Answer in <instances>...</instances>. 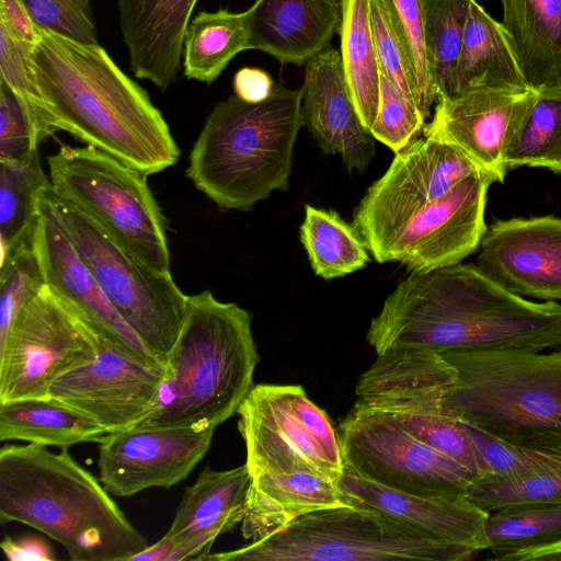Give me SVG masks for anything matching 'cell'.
Here are the masks:
<instances>
[{
	"instance_id": "obj_1",
	"label": "cell",
	"mask_w": 561,
	"mask_h": 561,
	"mask_svg": "<svg viewBox=\"0 0 561 561\" xmlns=\"http://www.w3.org/2000/svg\"><path fill=\"white\" fill-rule=\"evenodd\" d=\"M366 340L377 355L398 347L560 350L561 304L529 301L458 263L411 272L371 319Z\"/></svg>"
},
{
	"instance_id": "obj_2",
	"label": "cell",
	"mask_w": 561,
	"mask_h": 561,
	"mask_svg": "<svg viewBox=\"0 0 561 561\" xmlns=\"http://www.w3.org/2000/svg\"><path fill=\"white\" fill-rule=\"evenodd\" d=\"M37 34L36 82L58 131L147 175L178 163L181 151L161 112L103 47L38 27Z\"/></svg>"
},
{
	"instance_id": "obj_3",
	"label": "cell",
	"mask_w": 561,
	"mask_h": 561,
	"mask_svg": "<svg viewBox=\"0 0 561 561\" xmlns=\"http://www.w3.org/2000/svg\"><path fill=\"white\" fill-rule=\"evenodd\" d=\"M67 447L0 449V523L16 522L60 543L73 561H129L146 537Z\"/></svg>"
},
{
	"instance_id": "obj_4",
	"label": "cell",
	"mask_w": 561,
	"mask_h": 561,
	"mask_svg": "<svg viewBox=\"0 0 561 561\" xmlns=\"http://www.w3.org/2000/svg\"><path fill=\"white\" fill-rule=\"evenodd\" d=\"M259 360L248 310L209 290L187 296L154 405L135 426L216 428L254 386Z\"/></svg>"
},
{
	"instance_id": "obj_5",
	"label": "cell",
	"mask_w": 561,
	"mask_h": 561,
	"mask_svg": "<svg viewBox=\"0 0 561 561\" xmlns=\"http://www.w3.org/2000/svg\"><path fill=\"white\" fill-rule=\"evenodd\" d=\"M302 126L301 89L279 82L259 103L233 94L207 116L186 176L219 208L248 211L272 192L288 188Z\"/></svg>"
},
{
	"instance_id": "obj_6",
	"label": "cell",
	"mask_w": 561,
	"mask_h": 561,
	"mask_svg": "<svg viewBox=\"0 0 561 561\" xmlns=\"http://www.w3.org/2000/svg\"><path fill=\"white\" fill-rule=\"evenodd\" d=\"M456 370L446 416L511 445L561 451V348L440 352Z\"/></svg>"
},
{
	"instance_id": "obj_7",
	"label": "cell",
	"mask_w": 561,
	"mask_h": 561,
	"mask_svg": "<svg viewBox=\"0 0 561 561\" xmlns=\"http://www.w3.org/2000/svg\"><path fill=\"white\" fill-rule=\"evenodd\" d=\"M478 551L364 505L319 510L211 561H467Z\"/></svg>"
},
{
	"instance_id": "obj_8",
	"label": "cell",
	"mask_w": 561,
	"mask_h": 561,
	"mask_svg": "<svg viewBox=\"0 0 561 561\" xmlns=\"http://www.w3.org/2000/svg\"><path fill=\"white\" fill-rule=\"evenodd\" d=\"M54 192L146 266L170 273L165 219L140 172L105 151L60 146L47 158Z\"/></svg>"
},
{
	"instance_id": "obj_9",
	"label": "cell",
	"mask_w": 561,
	"mask_h": 561,
	"mask_svg": "<svg viewBox=\"0 0 561 561\" xmlns=\"http://www.w3.org/2000/svg\"><path fill=\"white\" fill-rule=\"evenodd\" d=\"M43 194L111 305L165 367L183 325L187 295L171 273L154 271L133 257L51 185Z\"/></svg>"
},
{
	"instance_id": "obj_10",
	"label": "cell",
	"mask_w": 561,
	"mask_h": 561,
	"mask_svg": "<svg viewBox=\"0 0 561 561\" xmlns=\"http://www.w3.org/2000/svg\"><path fill=\"white\" fill-rule=\"evenodd\" d=\"M237 414L251 478L304 471L339 482L337 432L301 386L254 385Z\"/></svg>"
},
{
	"instance_id": "obj_11",
	"label": "cell",
	"mask_w": 561,
	"mask_h": 561,
	"mask_svg": "<svg viewBox=\"0 0 561 561\" xmlns=\"http://www.w3.org/2000/svg\"><path fill=\"white\" fill-rule=\"evenodd\" d=\"M337 435L344 467L386 488L420 496H466L478 480L383 412L354 405Z\"/></svg>"
},
{
	"instance_id": "obj_12",
	"label": "cell",
	"mask_w": 561,
	"mask_h": 561,
	"mask_svg": "<svg viewBox=\"0 0 561 561\" xmlns=\"http://www.w3.org/2000/svg\"><path fill=\"white\" fill-rule=\"evenodd\" d=\"M102 340L45 285L0 343V403L47 399L57 378L96 357Z\"/></svg>"
},
{
	"instance_id": "obj_13",
	"label": "cell",
	"mask_w": 561,
	"mask_h": 561,
	"mask_svg": "<svg viewBox=\"0 0 561 561\" xmlns=\"http://www.w3.org/2000/svg\"><path fill=\"white\" fill-rule=\"evenodd\" d=\"M481 171L455 146L422 135L394 153L386 172L366 191L352 225L375 257L422 207Z\"/></svg>"
},
{
	"instance_id": "obj_14",
	"label": "cell",
	"mask_w": 561,
	"mask_h": 561,
	"mask_svg": "<svg viewBox=\"0 0 561 561\" xmlns=\"http://www.w3.org/2000/svg\"><path fill=\"white\" fill-rule=\"evenodd\" d=\"M494 180L482 171L465 178L416 211L374 257L411 272L455 265L472 254L486 231V193Z\"/></svg>"
},
{
	"instance_id": "obj_15",
	"label": "cell",
	"mask_w": 561,
	"mask_h": 561,
	"mask_svg": "<svg viewBox=\"0 0 561 561\" xmlns=\"http://www.w3.org/2000/svg\"><path fill=\"white\" fill-rule=\"evenodd\" d=\"M216 428L133 426L99 443V479L114 496L169 489L193 471L210 448Z\"/></svg>"
},
{
	"instance_id": "obj_16",
	"label": "cell",
	"mask_w": 561,
	"mask_h": 561,
	"mask_svg": "<svg viewBox=\"0 0 561 561\" xmlns=\"http://www.w3.org/2000/svg\"><path fill=\"white\" fill-rule=\"evenodd\" d=\"M164 370L102 340L96 357L57 378L48 398L91 419L107 434L144 420L154 405Z\"/></svg>"
},
{
	"instance_id": "obj_17",
	"label": "cell",
	"mask_w": 561,
	"mask_h": 561,
	"mask_svg": "<svg viewBox=\"0 0 561 561\" xmlns=\"http://www.w3.org/2000/svg\"><path fill=\"white\" fill-rule=\"evenodd\" d=\"M43 191L38 201L33 251L45 285L101 339L141 363L164 370L163 365L111 305L59 224Z\"/></svg>"
},
{
	"instance_id": "obj_18",
	"label": "cell",
	"mask_w": 561,
	"mask_h": 561,
	"mask_svg": "<svg viewBox=\"0 0 561 561\" xmlns=\"http://www.w3.org/2000/svg\"><path fill=\"white\" fill-rule=\"evenodd\" d=\"M537 98L531 88H484L442 96L422 135L455 146L494 182H503L508 147Z\"/></svg>"
},
{
	"instance_id": "obj_19",
	"label": "cell",
	"mask_w": 561,
	"mask_h": 561,
	"mask_svg": "<svg viewBox=\"0 0 561 561\" xmlns=\"http://www.w3.org/2000/svg\"><path fill=\"white\" fill-rule=\"evenodd\" d=\"M479 248L478 267L507 290L561 300V218L497 220Z\"/></svg>"
},
{
	"instance_id": "obj_20",
	"label": "cell",
	"mask_w": 561,
	"mask_h": 561,
	"mask_svg": "<svg viewBox=\"0 0 561 561\" xmlns=\"http://www.w3.org/2000/svg\"><path fill=\"white\" fill-rule=\"evenodd\" d=\"M304 126L327 154L363 172L375 156V138L362 123L345 80L340 51L331 45L305 64Z\"/></svg>"
},
{
	"instance_id": "obj_21",
	"label": "cell",
	"mask_w": 561,
	"mask_h": 561,
	"mask_svg": "<svg viewBox=\"0 0 561 561\" xmlns=\"http://www.w3.org/2000/svg\"><path fill=\"white\" fill-rule=\"evenodd\" d=\"M251 477L247 465L217 471L208 466L184 489L165 535L175 542L168 561L206 560L217 537L242 523Z\"/></svg>"
},
{
	"instance_id": "obj_22",
	"label": "cell",
	"mask_w": 561,
	"mask_h": 561,
	"mask_svg": "<svg viewBox=\"0 0 561 561\" xmlns=\"http://www.w3.org/2000/svg\"><path fill=\"white\" fill-rule=\"evenodd\" d=\"M339 486L351 505H364L393 515L443 540L488 550L484 525L489 512L466 496H420L377 484L344 467Z\"/></svg>"
},
{
	"instance_id": "obj_23",
	"label": "cell",
	"mask_w": 561,
	"mask_h": 561,
	"mask_svg": "<svg viewBox=\"0 0 561 561\" xmlns=\"http://www.w3.org/2000/svg\"><path fill=\"white\" fill-rule=\"evenodd\" d=\"M243 14L249 49L302 66L339 33L342 0H255Z\"/></svg>"
},
{
	"instance_id": "obj_24",
	"label": "cell",
	"mask_w": 561,
	"mask_h": 561,
	"mask_svg": "<svg viewBox=\"0 0 561 561\" xmlns=\"http://www.w3.org/2000/svg\"><path fill=\"white\" fill-rule=\"evenodd\" d=\"M197 0H118L119 27L138 79L165 92L181 65L183 39Z\"/></svg>"
},
{
	"instance_id": "obj_25",
	"label": "cell",
	"mask_w": 561,
	"mask_h": 561,
	"mask_svg": "<svg viewBox=\"0 0 561 561\" xmlns=\"http://www.w3.org/2000/svg\"><path fill=\"white\" fill-rule=\"evenodd\" d=\"M351 505L339 482L309 472L259 474L251 478L241 533L263 539L309 513Z\"/></svg>"
},
{
	"instance_id": "obj_26",
	"label": "cell",
	"mask_w": 561,
	"mask_h": 561,
	"mask_svg": "<svg viewBox=\"0 0 561 561\" xmlns=\"http://www.w3.org/2000/svg\"><path fill=\"white\" fill-rule=\"evenodd\" d=\"M484 88L530 87L502 23L495 21L477 0H472L460 54L445 96Z\"/></svg>"
},
{
	"instance_id": "obj_27",
	"label": "cell",
	"mask_w": 561,
	"mask_h": 561,
	"mask_svg": "<svg viewBox=\"0 0 561 561\" xmlns=\"http://www.w3.org/2000/svg\"><path fill=\"white\" fill-rule=\"evenodd\" d=\"M506 31L527 84L561 88V0H500Z\"/></svg>"
},
{
	"instance_id": "obj_28",
	"label": "cell",
	"mask_w": 561,
	"mask_h": 561,
	"mask_svg": "<svg viewBox=\"0 0 561 561\" xmlns=\"http://www.w3.org/2000/svg\"><path fill=\"white\" fill-rule=\"evenodd\" d=\"M107 433L78 411L50 398L0 403V440L70 447L101 443Z\"/></svg>"
},
{
	"instance_id": "obj_29",
	"label": "cell",
	"mask_w": 561,
	"mask_h": 561,
	"mask_svg": "<svg viewBox=\"0 0 561 561\" xmlns=\"http://www.w3.org/2000/svg\"><path fill=\"white\" fill-rule=\"evenodd\" d=\"M49 185L38 150L21 160L0 161V263L33 247L39 195Z\"/></svg>"
},
{
	"instance_id": "obj_30",
	"label": "cell",
	"mask_w": 561,
	"mask_h": 561,
	"mask_svg": "<svg viewBox=\"0 0 561 561\" xmlns=\"http://www.w3.org/2000/svg\"><path fill=\"white\" fill-rule=\"evenodd\" d=\"M341 59L363 125L370 130L378 113L381 69L370 25L369 0H342Z\"/></svg>"
},
{
	"instance_id": "obj_31",
	"label": "cell",
	"mask_w": 561,
	"mask_h": 561,
	"mask_svg": "<svg viewBox=\"0 0 561 561\" xmlns=\"http://www.w3.org/2000/svg\"><path fill=\"white\" fill-rule=\"evenodd\" d=\"M247 49L243 12H199L190 21L183 39L184 76L210 84L234 56Z\"/></svg>"
},
{
	"instance_id": "obj_32",
	"label": "cell",
	"mask_w": 561,
	"mask_h": 561,
	"mask_svg": "<svg viewBox=\"0 0 561 561\" xmlns=\"http://www.w3.org/2000/svg\"><path fill=\"white\" fill-rule=\"evenodd\" d=\"M299 238L312 271L327 280L359 271L370 260L354 226L332 209L306 205Z\"/></svg>"
},
{
	"instance_id": "obj_33",
	"label": "cell",
	"mask_w": 561,
	"mask_h": 561,
	"mask_svg": "<svg viewBox=\"0 0 561 561\" xmlns=\"http://www.w3.org/2000/svg\"><path fill=\"white\" fill-rule=\"evenodd\" d=\"M490 559L526 561L561 541V505H518L489 512L484 525Z\"/></svg>"
},
{
	"instance_id": "obj_34",
	"label": "cell",
	"mask_w": 561,
	"mask_h": 561,
	"mask_svg": "<svg viewBox=\"0 0 561 561\" xmlns=\"http://www.w3.org/2000/svg\"><path fill=\"white\" fill-rule=\"evenodd\" d=\"M505 162L508 170L527 165L561 173V88L538 92L508 147Z\"/></svg>"
},
{
	"instance_id": "obj_35",
	"label": "cell",
	"mask_w": 561,
	"mask_h": 561,
	"mask_svg": "<svg viewBox=\"0 0 561 561\" xmlns=\"http://www.w3.org/2000/svg\"><path fill=\"white\" fill-rule=\"evenodd\" d=\"M472 0H422L424 39L436 101L447 94Z\"/></svg>"
},
{
	"instance_id": "obj_36",
	"label": "cell",
	"mask_w": 561,
	"mask_h": 561,
	"mask_svg": "<svg viewBox=\"0 0 561 561\" xmlns=\"http://www.w3.org/2000/svg\"><path fill=\"white\" fill-rule=\"evenodd\" d=\"M370 25L381 73L425 114L413 51L393 0H369Z\"/></svg>"
},
{
	"instance_id": "obj_37",
	"label": "cell",
	"mask_w": 561,
	"mask_h": 561,
	"mask_svg": "<svg viewBox=\"0 0 561 561\" xmlns=\"http://www.w3.org/2000/svg\"><path fill=\"white\" fill-rule=\"evenodd\" d=\"M34 45L0 23V80H3L23 102L41 144L58 130L37 87L32 59Z\"/></svg>"
},
{
	"instance_id": "obj_38",
	"label": "cell",
	"mask_w": 561,
	"mask_h": 561,
	"mask_svg": "<svg viewBox=\"0 0 561 561\" xmlns=\"http://www.w3.org/2000/svg\"><path fill=\"white\" fill-rule=\"evenodd\" d=\"M466 497L486 512L518 505H561V465L518 479L480 478Z\"/></svg>"
},
{
	"instance_id": "obj_39",
	"label": "cell",
	"mask_w": 561,
	"mask_h": 561,
	"mask_svg": "<svg viewBox=\"0 0 561 561\" xmlns=\"http://www.w3.org/2000/svg\"><path fill=\"white\" fill-rule=\"evenodd\" d=\"M386 414L424 444L467 468L478 479L484 476L480 455L461 422L440 414Z\"/></svg>"
},
{
	"instance_id": "obj_40",
	"label": "cell",
	"mask_w": 561,
	"mask_h": 561,
	"mask_svg": "<svg viewBox=\"0 0 561 561\" xmlns=\"http://www.w3.org/2000/svg\"><path fill=\"white\" fill-rule=\"evenodd\" d=\"M463 424V423H462ZM484 467L482 478L518 479L561 465V451L519 447L463 424Z\"/></svg>"
},
{
	"instance_id": "obj_41",
	"label": "cell",
	"mask_w": 561,
	"mask_h": 561,
	"mask_svg": "<svg viewBox=\"0 0 561 561\" xmlns=\"http://www.w3.org/2000/svg\"><path fill=\"white\" fill-rule=\"evenodd\" d=\"M426 117L381 73L377 117L370 128L374 138L394 153L422 136Z\"/></svg>"
},
{
	"instance_id": "obj_42",
	"label": "cell",
	"mask_w": 561,
	"mask_h": 561,
	"mask_svg": "<svg viewBox=\"0 0 561 561\" xmlns=\"http://www.w3.org/2000/svg\"><path fill=\"white\" fill-rule=\"evenodd\" d=\"M45 286L33 247L0 263V343L21 309Z\"/></svg>"
},
{
	"instance_id": "obj_43",
	"label": "cell",
	"mask_w": 561,
	"mask_h": 561,
	"mask_svg": "<svg viewBox=\"0 0 561 561\" xmlns=\"http://www.w3.org/2000/svg\"><path fill=\"white\" fill-rule=\"evenodd\" d=\"M36 27L62 37L98 44L90 0H21Z\"/></svg>"
},
{
	"instance_id": "obj_44",
	"label": "cell",
	"mask_w": 561,
	"mask_h": 561,
	"mask_svg": "<svg viewBox=\"0 0 561 561\" xmlns=\"http://www.w3.org/2000/svg\"><path fill=\"white\" fill-rule=\"evenodd\" d=\"M39 141L21 99L0 80V161L21 160L37 150Z\"/></svg>"
},
{
	"instance_id": "obj_45",
	"label": "cell",
	"mask_w": 561,
	"mask_h": 561,
	"mask_svg": "<svg viewBox=\"0 0 561 561\" xmlns=\"http://www.w3.org/2000/svg\"><path fill=\"white\" fill-rule=\"evenodd\" d=\"M393 3L413 51L423 108L430 116L431 107L436 103V96L425 47L422 0H393Z\"/></svg>"
},
{
	"instance_id": "obj_46",
	"label": "cell",
	"mask_w": 561,
	"mask_h": 561,
	"mask_svg": "<svg viewBox=\"0 0 561 561\" xmlns=\"http://www.w3.org/2000/svg\"><path fill=\"white\" fill-rule=\"evenodd\" d=\"M232 85L234 94L249 103L266 100L275 88L272 77L263 69L254 67L239 69L234 73Z\"/></svg>"
},
{
	"instance_id": "obj_47",
	"label": "cell",
	"mask_w": 561,
	"mask_h": 561,
	"mask_svg": "<svg viewBox=\"0 0 561 561\" xmlns=\"http://www.w3.org/2000/svg\"><path fill=\"white\" fill-rule=\"evenodd\" d=\"M0 547L8 560L11 561H47L56 560L54 550L41 537L23 536L12 538L5 536Z\"/></svg>"
},
{
	"instance_id": "obj_48",
	"label": "cell",
	"mask_w": 561,
	"mask_h": 561,
	"mask_svg": "<svg viewBox=\"0 0 561 561\" xmlns=\"http://www.w3.org/2000/svg\"><path fill=\"white\" fill-rule=\"evenodd\" d=\"M0 23L24 41L36 43L37 27L21 0H0Z\"/></svg>"
},
{
	"instance_id": "obj_49",
	"label": "cell",
	"mask_w": 561,
	"mask_h": 561,
	"mask_svg": "<svg viewBox=\"0 0 561 561\" xmlns=\"http://www.w3.org/2000/svg\"><path fill=\"white\" fill-rule=\"evenodd\" d=\"M174 548L175 542L164 535L156 543L133 556L129 561H168Z\"/></svg>"
}]
</instances>
